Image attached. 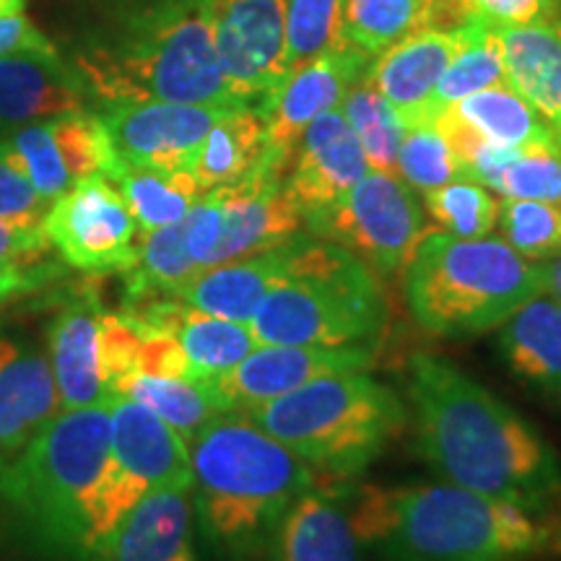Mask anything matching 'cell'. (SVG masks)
<instances>
[{
	"label": "cell",
	"mask_w": 561,
	"mask_h": 561,
	"mask_svg": "<svg viewBox=\"0 0 561 561\" xmlns=\"http://www.w3.org/2000/svg\"><path fill=\"white\" fill-rule=\"evenodd\" d=\"M409 401L421 455L450 483L530 512L561 494L549 442L466 371L437 356H413Z\"/></svg>",
	"instance_id": "1"
},
{
	"label": "cell",
	"mask_w": 561,
	"mask_h": 561,
	"mask_svg": "<svg viewBox=\"0 0 561 561\" xmlns=\"http://www.w3.org/2000/svg\"><path fill=\"white\" fill-rule=\"evenodd\" d=\"M70 66L102 104L250 107L224 79L206 0H146L89 34Z\"/></svg>",
	"instance_id": "2"
},
{
	"label": "cell",
	"mask_w": 561,
	"mask_h": 561,
	"mask_svg": "<svg viewBox=\"0 0 561 561\" xmlns=\"http://www.w3.org/2000/svg\"><path fill=\"white\" fill-rule=\"evenodd\" d=\"M359 536L385 561H520L549 541L538 512L458 483L346 491Z\"/></svg>",
	"instance_id": "3"
},
{
	"label": "cell",
	"mask_w": 561,
	"mask_h": 561,
	"mask_svg": "<svg viewBox=\"0 0 561 561\" xmlns=\"http://www.w3.org/2000/svg\"><path fill=\"white\" fill-rule=\"evenodd\" d=\"M187 450L201 530L229 561L263 557L286 510L314 486L310 462L242 413L208 421Z\"/></svg>",
	"instance_id": "4"
},
{
	"label": "cell",
	"mask_w": 561,
	"mask_h": 561,
	"mask_svg": "<svg viewBox=\"0 0 561 561\" xmlns=\"http://www.w3.org/2000/svg\"><path fill=\"white\" fill-rule=\"evenodd\" d=\"M385 322L388 305L369 265L341 244L299 234L250 331L261 346L375 348Z\"/></svg>",
	"instance_id": "5"
},
{
	"label": "cell",
	"mask_w": 561,
	"mask_h": 561,
	"mask_svg": "<svg viewBox=\"0 0 561 561\" xmlns=\"http://www.w3.org/2000/svg\"><path fill=\"white\" fill-rule=\"evenodd\" d=\"M112 401L60 411L0 460V500L53 541L94 557L96 504L110 462Z\"/></svg>",
	"instance_id": "6"
},
{
	"label": "cell",
	"mask_w": 561,
	"mask_h": 561,
	"mask_svg": "<svg viewBox=\"0 0 561 561\" xmlns=\"http://www.w3.org/2000/svg\"><path fill=\"white\" fill-rule=\"evenodd\" d=\"M405 271L411 314L424 331L447 339L494 331L541 294L538 263L496 237L458 240L432 229Z\"/></svg>",
	"instance_id": "7"
},
{
	"label": "cell",
	"mask_w": 561,
	"mask_h": 561,
	"mask_svg": "<svg viewBox=\"0 0 561 561\" xmlns=\"http://www.w3.org/2000/svg\"><path fill=\"white\" fill-rule=\"evenodd\" d=\"M242 416L310 466L348 479L380 458L409 413L388 385L346 371L301 385Z\"/></svg>",
	"instance_id": "8"
},
{
	"label": "cell",
	"mask_w": 561,
	"mask_h": 561,
	"mask_svg": "<svg viewBox=\"0 0 561 561\" xmlns=\"http://www.w3.org/2000/svg\"><path fill=\"white\" fill-rule=\"evenodd\" d=\"M191 486V450L185 439L144 403L123 396L112 398L110 462L96 504L94 557L146 494Z\"/></svg>",
	"instance_id": "9"
},
{
	"label": "cell",
	"mask_w": 561,
	"mask_h": 561,
	"mask_svg": "<svg viewBox=\"0 0 561 561\" xmlns=\"http://www.w3.org/2000/svg\"><path fill=\"white\" fill-rule=\"evenodd\" d=\"M320 240L354 252L375 273L409 268L421 240L430 234L416 191L398 174L367 172L331 206L305 216Z\"/></svg>",
	"instance_id": "10"
},
{
	"label": "cell",
	"mask_w": 561,
	"mask_h": 561,
	"mask_svg": "<svg viewBox=\"0 0 561 561\" xmlns=\"http://www.w3.org/2000/svg\"><path fill=\"white\" fill-rule=\"evenodd\" d=\"M50 248L70 268L125 273L138 263L140 229L104 174H91L55 198L42 221Z\"/></svg>",
	"instance_id": "11"
},
{
	"label": "cell",
	"mask_w": 561,
	"mask_h": 561,
	"mask_svg": "<svg viewBox=\"0 0 561 561\" xmlns=\"http://www.w3.org/2000/svg\"><path fill=\"white\" fill-rule=\"evenodd\" d=\"M0 159L24 174L47 203L91 174H107L117 159L94 112H70L0 136Z\"/></svg>",
	"instance_id": "12"
},
{
	"label": "cell",
	"mask_w": 561,
	"mask_h": 561,
	"mask_svg": "<svg viewBox=\"0 0 561 561\" xmlns=\"http://www.w3.org/2000/svg\"><path fill=\"white\" fill-rule=\"evenodd\" d=\"M216 58L234 96L255 107L286 70V0H206Z\"/></svg>",
	"instance_id": "13"
},
{
	"label": "cell",
	"mask_w": 561,
	"mask_h": 561,
	"mask_svg": "<svg viewBox=\"0 0 561 561\" xmlns=\"http://www.w3.org/2000/svg\"><path fill=\"white\" fill-rule=\"evenodd\" d=\"M371 58L356 47L335 45L333 50L291 68L278 87L255 104L265 121V159L278 170H289L301 133L322 112L335 110L346 91L367 76Z\"/></svg>",
	"instance_id": "14"
},
{
	"label": "cell",
	"mask_w": 561,
	"mask_h": 561,
	"mask_svg": "<svg viewBox=\"0 0 561 561\" xmlns=\"http://www.w3.org/2000/svg\"><path fill=\"white\" fill-rule=\"evenodd\" d=\"M231 110L180 102H121L107 104L100 121L117 159L151 170H187L203 138Z\"/></svg>",
	"instance_id": "15"
},
{
	"label": "cell",
	"mask_w": 561,
	"mask_h": 561,
	"mask_svg": "<svg viewBox=\"0 0 561 561\" xmlns=\"http://www.w3.org/2000/svg\"><path fill=\"white\" fill-rule=\"evenodd\" d=\"M371 359L375 351L359 346H257L231 369L208 377V382L227 413H244L320 377L369 369Z\"/></svg>",
	"instance_id": "16"
},
{
	"label": "cell",
	"mask_w": 561,
	"mask_h": 561,
	"mask_svg": "<svg viewBox=\"0 0 561 561\" xmlns=\"http://www.w3.org/2000/svg\"><path fill=\"white\" fill-rule=\"evenodd\" d=\"M221 191V242L216 265L261 255L301 234V210L286 191V172L273 161H257L242 180Z\"/></svg>",
	"instance_id": "17"
},
{
	"label": "cell",
	"mask_w": 561,
	"mask_h": 561,
	"mask_svg": "<svg viewBox=\"0 0 561 561\" xmlns=\"http://www.w3.org/2000/svg\"><path fill=\"white\" fill-rule=\"evenodd\" d=\"M286 172V191L305 221L307 214L343 198L369 172V164L346 117L335 107L307 125Z\"/></svg>",
	"instance_id": "18"
},
{
	"label": "cell",
	"mask_w": 561,
	"mask_h": 561,
	"mask_svg": "<svg viewBox=\"0 0 561 561\" xmlns=\"http://www.w3.org/2000/svg\"><path fill=\"white\" fill-rule=\"evenodd\" d=\"M102 305L96 289L83 291L62 301L47 331V346L60 411L91 409L110 403L112 392L102 371Z\"/></svg>",
	"instance_id": "19"
},
{
	"label": "cell",
	"mask_w": 561,
	"mask_h": 561,
	"mask_svg": "<svg viewBox=\"0 0 561 561\" xmlns=\"http://www.w3.org/2000/svg\"><path fill=\"white\" fill-rule=\"evenodd\" d=\"M89 100L79 70L58 50L0 58V136L19 125L87 112Z\"/></svg>",
	"instance_id": "20"
},
{
	"label": "cell",
	"mask_w": 561,
	"mask_h": 561,
	"mask_svg": "<svg viewBox=\"0 0 561 561\" xmlns=\"http://www.w3.org/2000/svg\"><path fill=\"white\" fill-rule=\"evenodd\" d=\"M460 42V26L458 30L424 26L371 58L364 81L392 104L403 125L424 123L434 89L450 66L453 55L458 53Z\"/></svg>",
	"instance_id": "21"
},
{
	"label": "cell",
	"mask_w": 561,
	"mask_h": 561,
	"mask_svg": "<svg viewBox=\"0 0 561 561\" xmlns=\"http://www.w3.org/2000/svg\"><path fill=\"white\" fill-rule=\"evenodd\" d=\"M367 549L346 489L312 486L280 517L265 553L271 561H364Z\"/></svg>",
	"instance_id": "22"
},
{
	"label": "cell",
	"mask_w": 561,
	"mask_h": 561,
	"mask_svg": "<svg viewBox=\"0 0 561 561\" xmlns=\"http://www.w3.org/2000/svg\"><path fill=\"white\" fill-rule=\"evenodd\" d=\"M96 561H198L191 489H157L117 523Z\"/></svg>",
	"instance_id": "23"
},
{
	"label": "cell",
	"mask_w": 561,
	"mask_h": 561,
	"mask_svg": "<svg viewBox=\"0 0 561 561\" xmlns=\"http://www.w3.org/2000/svg\"><path fill=\"white\" fill-rule=\"evenodd\" d=\"M60 413L47 354L30 343L0 339V460L16 455Z\"/></svg>",
	"instance_id": "24"
},
{
	"label": "cell",
	"mask_w": 561,
	"mask_h": 561,
	"mask_svg": "<svg viewBox=\"0 0 561 561\" xmlns=\"http://www.w3.org/2000/svg\"><path fill=\"white\" fill-rule=\"evenodd\" d=\"M289 250L291 242H286L280 248L261 252V255L214 265V268L201 271L185 286H180L172 297L195 307V310L214 314V318L250 325L261 301L284 278Z\"/></svg>",
	"instance_id": "25"
},
{
	"label": "cell",
	"mask_w": 561,
	"mask_h": 561,
	"mask_svg": "<svg viewBox=\"0 0 561 561\" xmlns=\"http://www.w3.org/2000/svg\"><path fill=\"white\" fill-rule=\"evenodd\" d=\"M507 367L525 385L561 401V301L538 294L500 325Z\"/></svg>",
	"instance_id": "26"
},
{
	"label": "cell",
	"mask_w": 561,
	"mask_h": 561,
	"mask_svg": "<svg viewBox=\"0 0 561 561\" xmlns=\"http://www.w3.org/2000/svg\"><path fill=\"white\" fill-rule=\"evenodd\" d=\"M504 79L561 140V34L557 24L500 30Z\"/></svg>",
	"instance_id": "27"
},
{
	"label": "cell",
	"mask_w": 561,
	"mask_h": 561,
	"mask_svg": "<svg viewBox=\"0 0 561 561\" xmlns=\"http://www.w3.org/2000/svg\"><path fill=\"white\" fill-rule=\"evenodd\" d=\"M445 115L466 125L479 138L494 146H504V149H561L557 133L507 83L476 91V94L453 104L450 110H445Z\"/></svg>",
	"instance_id": "28"
},
{
	"label": "cell",
	"mask_w": 561,
	"mask_h": 561,
	"mask_svg": "<svg viewBox=\"0 0 561 561\" xmlns=\"http://www.w3.org/2000/svg\"><path fill=\"white\" fill-rule=\"evenodd\" d=\"M104 178L128 203L140 234L178 224L203 195L198 180L187 170L164 172L151 170V167H133L115 159Z\"/></svg>",
	"instance_id": "29"
},
{
	"label": "cell",
	"mask_w": 561,
	"mask_h": 561,
	"mask_svg": "<svg viewBox=\"0 0 561 561\" xmlns=\"http://www.w3.org/2000/svg\"><path fill=\"white\" fill-rule=\"evenodd\" d=\"M265 153V121L255 107L231 110L221 117L195 153L191 172L201 191L242 180Z\"/></svg>",
	"instance_id": "30"
},
{
	"label": "cell",
	"mask_w": 561,
	"mask_h": 561,
	"mask_svg": "<svg viewBox=\"0 0 561 561\" xmlns=\"http://www.w3.org/2000/svg\"><path fill=\"white\" fill-rule=\"evenodd\" d=\"M115 396L144 403L159 419H164L185 439V445H191L195 434L208 421L227 413L214 385L208 380H195V377L130 375L117 385Z\"/></svg>",
	"instance_id": "31"
},
{
	"label": "cell",
	"mask_w": 561,
	"mask_h": 561,
	"mask_svg": "<svg viewBox=\"0 0 561 561\" xmlns=\"http://www.w3.org/2000/svg\"><path fill=\"white\" fill-rule=\"evenodd\" d=\"M460 30L462 42L458 53L453 55L450 66L442 73L437 89H434L424 123H432L434 117L450 110L460 100H466V96L476 94V91L507 83V79H504L500 26H491L481 19H471Z\"/></svg>",
	"instance_id": "32"
},
{
	"label": "cell",
	"mask_w": 561,
	"mask_h": 561,
	"mask_svg": "<svg viewBox=\"0 0 561 561\" xmlns=\"http://www.w3.org/2000/svg\"><path fill=\"white\" fill-rule=\"evenodd\" d=\"M432 0H343L341 42L369 58L430 26Z\"/></svg>",
	"instance_id": "33"
},
{
	"label": "cell",
	"mask_w": 561,
	"mask_h": 561,
	"mask_svg": "<svg viewBox=\"0 0 561 561\" xmlns=\"http://www.w3.org/2000/svg\"><path fill=\"white\" fill-rule=\"evenodd\" d=\"M339 110L359 140L369 170L398 174V149H401L405 125L392 104L362 79L346 91Z\"/></svg>",
	"instance_id": "34"
},
{
	"label": "cell",
	"mask_w": 561,
	"mask_h": 561,
	"mask_svg": "<svg viewBox=\"0 0 561 561\" xmlns=\"http://www.w3.org/2000/svg\"><path fill=\"white\" fill-rule=\"evenodd\" d=\"M398 178L419 193L468 180L450 140L434 123L405 125L401 149H398Z\"/></svg>",
	"instance_id": "35"
},
{
	"label": "cell",
	"mask_w": 561,
	"mask_h": 561,
	"mask_svg": "<svg viewBox=\"0 0 561 561\" xmlns=\"http://www.w3.org/2000/svg\"><path fill=\"white\" fill-rule=\"evenodd\" d=\"M424 208L437 224L434 231L458 237V240L489 237L500 216V203L494 201V195L471 180H458L424 193Z\"/></svg>",
	"instance_id": "36"
},
{
	"label": "cell",
	"mask_w": 561,
	"mask_h": 561,
	"mask_svg": "<svg viewBox=\"0 0 561 561\" xmlns=\"http://www.w3.org/2000/svg\"><path fill=\"white\" fill-rule=\"evenodd\" d=\"M561 0H432L430 26L434 30H458L471 19L491 26H538L557 24Z\"/></svg>",
	"instance_id": "37"
},
{
	"label": "cell",
	"mask_w": 561,
	"mask_h": 561,
	"mask_svg": "<svg viewBox=\"0 0 561 561\" xmlns=\"http://www.w3.org/2000/svg\"><path fill=\"white\" fill-rule=\"evenodd\" d=\"M496 224L502 240L525 261L541 263L561 252V203L504 198Z\"/></svg>",
	"instance_id": "38"
},
{
	"label": "cell",
	"mask_w": 561,
	"mask_h": 561,
	"mask_svg": "<svg viewBox=\"0 0 561 561\" xmlns=\"http://www.w3.org/2000/svg\"><path fill=\"white\" fill-rule=\"evenodd\" d=\"M343 0H286V70L341 45Z\"/></svg>",
	"instance_id": "39"
},
{
	"label": "cell",
	"mask_w": 561,
	"mask_h": 561,
	"mask_svg": "<svg viewBox=\"0 0 561 561\" xmlns=\"http://www.w3.org/2000/svg\"><path fill=\"white\" fill-rule=\"evenodd\" d=\"M491 191L502 198L561 203V149L520 151L500 172Z\"/></svg>",
	"instance_id": "40"
},
{
	"label": "cell",
	"mask_w": 561,
	"mask_h": 561,
	"mask_svg": "<svg viewBox=\"0 0 561 561\" xmlns=\"http://www.w3.org/2000/svg\"><path fill=\"white\" fill-rule=\"evenodd\" d=\"M221 191H206L198 201L193 203L191 210L180 219L182 237H185L187 255L193 257L195 268L206 271L216 265V250L221 242Z\"/></svg>",
	"instance_id": "41"
},
{
	"label": "cell",
	"mask_w": 561,
	"mask_h": 561,
	"mask_svg": "<svg viewBox=\"0 0 561 561\" xmlns=\"http://www.w3.org/2000/svg\"><path fill=\"white\" fill-rule=\"evenodd\" d=\"M47 208L50 203L34 191L32 182L0 159V221L13 227H42Z\"/></svg>",
	"instance_id": "42"
},
{
	"label": "cell",
	"mask_w": 561,
	"mask_h": 561,
	"mask_svg": "<svg viewBox=\"0 0 561 561\" xmlns=\"http://www.w3.org/2000/svg\"><path fill=\"white\" fill-rule=\"evenodd\" d=\"M62 276V265L53 261L0 263V310L26 294H34Z\"/></svg>",
	"instance_id": "43"
},
{
	"label": "cell",
	"mask_w": 561,
	"mask_h": 561,
	"mask_svg": "<svg viewBox=\"0 0 561 561\" xmlns=\"http://www.w3.org/2000/svg\"><path fill=\"white\" fill-rule=\"evenodd\" d=\"M50 252L42 227H13L0 221V263H37Z\"/></svg>",
	"instance_id": "44"
},
{
	"label": "cell",
	"mask_w": 561,
	"mask_h": 561,
	"mask_svg": "<svg viewBox=\"0 0 561 561\" xmlns=\"http://www.w3.org/2000/svg\"><path fill=\"white\" fill-rule=\"evenodd\" d=\"M55 45L32 24L24 13L0 16V58L19 53H53Z\"/></svg>",
	"instance_id": "45"
},
{
	"label": "cell",
	"mask_w": 561,
	"mask_h": 561,
	"mask_svg": "<svg viewBox=\"0 0 561 561\" xmlns=\"http://www.w3.org/2000/svg\"><path fill=\"white\" fill-rule=\"evenodd\" d=\"M538 276H541V294L561 301V252L538 263Z\"/></svg>",
	"instance_id": "46"
},
{
	"label": "cell",
	"mask_w": 561,
	"mask_h": 561,
	"mask_svg": "<svg viewBox=\"0 0 561 561\" xmlns=\"http://www.w3.org/2000/svg\"><path fill=\"white\" fill-rule=\"evenodd\" d=\"M26 9V0H0V16H19Z\"/></svg>",
	"instance_id": "47"
},
{
	"label": "cell",
	"mask_w": 561,
	"mask_h": 561,
	"mask_svg": "<svg viewBox=\"0 0 561 561\" xmlns=\"http://www.w3.org/2000/svg\"><path fill=\"white\" fill-rule=\"evenodd\" d=\"M557 30H559V34H561V16L557 19Z\"/></svg>",
	"instance_id": "48"
}]
</instances>
